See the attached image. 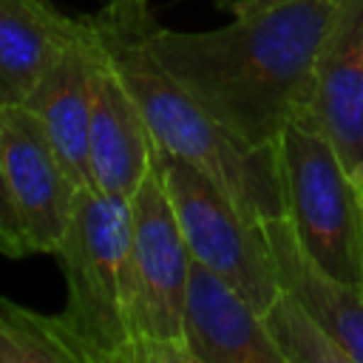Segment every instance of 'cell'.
<instances>
[{
  "mask_svg": "<svg viewBox=\"0 0 363 363\" xmlns=\"http://www.w3.org/2000/svg\"><path fill=\"white\" fill-rule=\"evenodd\" d=\"M88 23V20H85ZM91 28V26H88ZM94 71H91V167L94 182L105 193L133 196L153 167L156 139L111 65L94 28Z\"/></svg>",
  "mask_w": 363,
  "mask_h": 363,
  "instance_id": "cell-9",
  "label": "cell"
},
{
  "mask_svg": "<svg viewBox=\"0 0 363 363\" xmlns=\"http://www.w3.org/2000/svg\"><path fill=\"white\" fill-rule=\"evenodd\" d=\"M156 162L190 255L218 272L264 315L281 295L264 227L250 221L218 182L196 164L167 153L162 145L156 147Z\"/></svg>",
  "mask_w": 363,
  "mask_h": 363,
  "instance_id": "cell-6",
  "label": "cell"
},
{
  "mask_svg": "<svg viewBox=\"0 0 363 363\" xmlns=\"http://www.w3.org/2000/svg\"><path fill=\"white\" fill-rule=\"evenodd\" d=\"M298 125L320 133L363 193V0H340Z\"/></svg>",
  "mask_w": 363,
  "mask_h": 363,
  "instance_id": "cell-8",
  "label": "cell"
},
{
  "mask_svg": "<svg viewBox=\"0 0 363 363\" xmlns=\"http://www.w3.org/2000/svg\"><path fill=\"white\" fill-rule=\"evenodd\" d=\"M130 247L133 363H190L184 301L193 255L176 221L156 153L153 167L130 196Z\"/></svg>",
  "mask_w": 363,
  "mask_h": 363,
  "instance_id": "cell-4",
  "label": "cell"
},
{
  "mask_svg": "<svg viewBox=\"0 0 363 363\" xmlns=\"http://www.w3.org/2000/svg\"><path fill=\"white\" fill-rule=\"evenodd\" d=\"M0 255H6V258L34 255L31 244L26 238V230L20 224L11 190H9V179H6V167H3V153H0Z\"/></svg>",
  "mask_w": 363,
  "mask_h": 363,
  "instance_id": "cell-16",
  "label": "cell"
},
{
  "mask_svg": "<svg viewBox=\"0 0 363 363\" xmlns=\"http://www.w3.org/2000/svg\"><path fill=\"white\" fill-rule=\"evenodd\" d=\"M261 318L284 363H352L346 349L289 292L281 289Z\"/></svg>",
  "mask_w": 363,
  "mask_h": 363,
  "instance_id": "cell-15",
  "label": "cell"
},
{
  "mask_svg": "<svg viewBox=\"0 0 363 363\" xmlns=\"http://www.w3.org/2000/svg\"><path fill=\"white\" fill-rule=\"evenodd\" d=\"M286 218L303 250L335 278L363 286V193L337 150L289 122L278 142Z\"/></svg>",
  "mask_w": 363,
  "mask_h": 363,
  "instance_id": "cell-5",
  "label": "cell"
},
{
  "mask_svg": "<svg viewBox=\"0 0 363 363\" xmlns=\"http://www.w3.org/2000/svg\"><path fill=\"white\" fill-rule=\"evenodd\" d=\"M0 153L31 252L54 255L79 187L60 162L45 125L26 102H0Z\"/></svg>",
  "mask_w": 363,
  "mask_h": 363,
  "instance_id": "cell-7",
  "label": "cell"
},
{
  "mask_svg": "<svg viewBox=\"0 0 363 363\" xmlns=\"http://www.w3.org/2000/svg\"><path fill=\"white\" fill-rule=\"evenodd\" d=\"M85 20L167 153L218 182L250 221L286 216L278 147L241 145L170 77L150 45L156 20L147 0H108Z\"/></svg>",
  "mask_w": 363,
  "mask_h": 363,
  "instance_id": "cell-2",
  "label": "cell"
},
{
  "mask_svg": "<svg viewBox=\"0 0 363 363\" xmlns=\"http://www.w3.org/2000/svg\"><path fill=\"white\" fill-rule=\"evenodd\" d=\"M221 11L233 14V17H241V14H252V11H261V9H269V6H278V3H286V0H213Z\"/></svg>",
  "mask_w": 363,
  "mask_h": 363,
  "instance_id": "cell-17",
  "label": "cell"
},
{
  "mask_svg": "<svg viewBox=\"0 0 363 363\" xmlns=\"http://www.w3.org/2000/svg\"><path fill=\"white\" fill-rule=\"evenodd\" d=\"M82 28L48 0H0V102H26Z\"/></svg>",
  "mask_w": 363,
  "mask_h": 363,
  "instance_id": "cell-13",
  "label": "cell"
},
{
  "mask_svg": "<svg viewBox=\"0 0 363 363\" xmlns=\"http://www.w3.org/2000/svg\"><path fill=\"white\" fill-rule=\"evenodd\" d=\"M91 71L94 37L85 23L82 34L68 43V48L26 99V105L45 125L60 162L79 190L96 187L91 167Z\"/></svg>",
  "mask_w": 363,
  "mask_h": 363,
  "instance_id": "cell-12",
  "label": "cell"
},
{
  "mask_svg": "<svg viewBox=\"0 0 363 363\" xmlns=\"http://www.w3.org/2000/svg\"><path fill=\"white\" fill-rule=\"evenodd\" d=\"M0 363H91V357L60 315L0 295Z\"/></svg>",
  "mask_w": 363,
  "mask_h": 363,
  "instance_id": "cell-14",
  "label": "cell"
},
{
  "mask_svg": "<svg viewBox=\"0 0 363 363\" xmlns=\"http://www.w3.org/2000/svg\"><path fill=\"white\" fill-rule=\"evenodd\" d=\"M281 289L289 292L352 357L363 363V286L326 272L298 241L292 221L275 216L261 221Z\"/></svg>",
  "mask_w": 363,
  "mask_h": 363,
  "instance_id": "cell-11",
  "label": "cell"
},
{
  "mask_svg": "<svg viewBox=\"0 0 363 363\" xmlns=\"http://www.w3.org/2000/svg\"><path fill=\"white\" fill-rule=\"evenodd\" d=\"M340 0H286L210 31L156 23L153 54L170 77L241 145L278 147L312 94L320 45Z\"/></svg>",
  "mask_w": 363,
  "mask_h": 363,
  "instance_id": "cell-1",
  "label": "cell"
},
{
  "mask_svg": "<svg viewBox=\"0 0 363 363\" xmlns=\"http://www.w3.org/2000/svg\"><path fill=\"white\" fill-rule=\"evenodd\" d=\"M184 343L190 363H284L261 312L196 258L184 301Z\"/></svg>",
  "mask_w": 363,
  "mask_h": 363,
  "instance_id": "cell-10",
  "label": "cell"
},
{
  "mask_svg": "<svg viewBox=\"0 0 363 363\" xmlns=\"http://www.w3.org/2000/svg\"><path fill=\"white\" fill-rule=\"evenodd\" d=\"M54 255L65 275L60 318L91 363H133L130 199L82 187Z\"/></svg>",
  "mask_w": 363,
  "mask_h": 363,
  "instance_id": "cell-3",
  "label": "cell"
}]
</instances>
